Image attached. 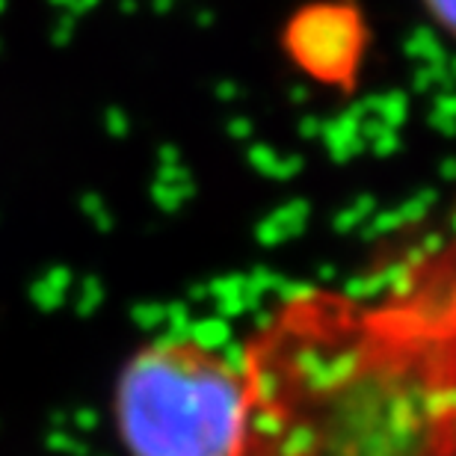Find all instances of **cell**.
I'll list each match as a JSON object with an SVG mask.
<instances>
[{"instance_id": "2", "label": "cell", "mask_w": 456, "mask_h": 456, "mask_svg": "<svg viewBox=\"0 0 456 456\" xmlns=\"http://www.w3.org/2000/svg\"><path fill=\"white\" fill-rule=\"evenodd\" d=\"M240 415V364L193 335L149 341L116 377L113 424L127 456H232Z\"/></svg>"}, {"instance_id": "3", "label": "cell", "mask_w": 456, "mask_h": 456, "mask_svg": "<svg viewBox=\"0 0 456 456\" xmlns=\"http://www.w3.org/2000/svg\"><path fill=\"white\" fill-rule=\"evenodd\" d=\"M285 51L317 84L350 89L368 51V30L359 9L350 4H308L290 18Z\"/></svg>"}, {"instance_id": "4", "label": "cell", "mask_w": 456, "mask_h": 456, "mask_svg": "<svg viewBox=\"0 0 456 456\" xmlns=\"http://www.w3.org/2000/svg\"><path fill=\"white\" fill-rule=\"evenodd\" d=\"M427 12L444 33L456 39V0H424Z\"/></svg>"}, {"instance_id": "1", "label": "cell", "mask_w": 456, "mask_h": 456, "mask_svg": "<svg viewBox=\"0 0 456 456\" xmlns=\"http://www.w3.org/2000/svg\"><path fill=\"white\" fill-rule=\"evenodd\" d=\"M237 364L232 456H456V228L290 290Z\"/></svg>"}]
</instances>
